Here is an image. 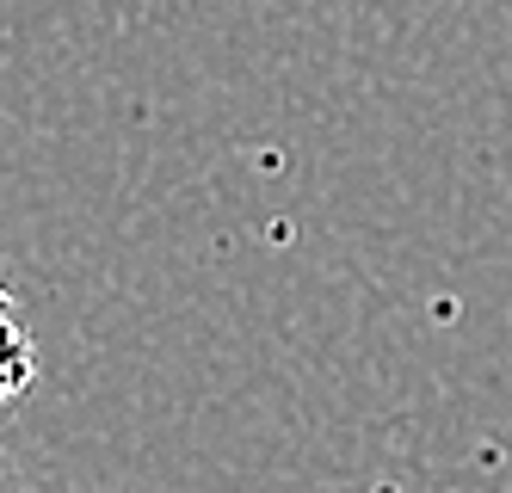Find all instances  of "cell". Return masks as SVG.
Instances as JSON below:
<instances>
[{
    "instance_id": "6da1fadb",
    "label": "cell",
    "mask_w": 512,
    "mask_h": 493,
    "mask_svg": "<svg viewBox=\"0 0 512 493\" xmlns=\"http://www.w3.org/2000/svg\"><path fill=\"white\" fill-rule=\"evenodd\" d=\"M0 358H7V370H0V395L19 401L31 389V376H38V352H31V333H25L13 302H0Z\"/></svg>"
}]
</instances>
